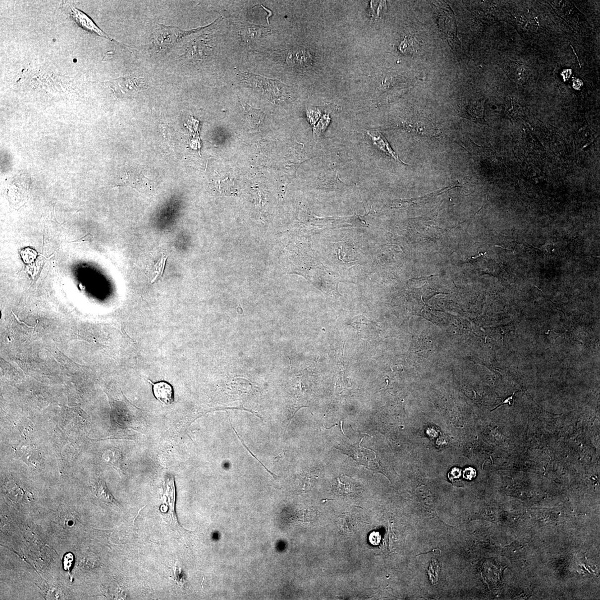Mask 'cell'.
Masks as SVG:
<instances>
[{
	"mask_svg": "<svg viewBox=\"0 0 600 600\" xmlns=\"http://www.w3.org/2000/svg\"><path fill=\"white\" fill-rule=\"evenodd\" d=\"M272 32L271 27L251 24H243L240 28V34L242 40L246 43H251L262 38L263 36Z\"/></svg>",
	"mask_w": 600,
	"mask_h": 600,
	"instance_id": "obj_5",
	"label": "cell"
},
{
	"mask_svg": "<svg viewBox=\"0 0 600 600\" xmlns=\"http://www.w3.org/2000/svg\"><path fill=\"white\" fill-rule=\"evenodd\" d=\"M462 476H463V474L461 469L454 468H453L448 474V478L452 483L459 482L461 480Z\"/></svg>",
	"mask_w": 600,
	"mask_h": 600,
	"instance_id": "obj_16",
	"label": "cell"
},
{
	"mask_svg": "<svg viewBox=\"0 0 600 600\" xmlns=\"http://www.w3.org/2000/svg\"><path fill=\"white\" fill-rule=\"evenodd\" d=\"M167 259V256L163 255L160 262L158 263V264L155 265V271L154 273H155L156 275L151 283L155 282L158 280L160 277L163 276L164 268H165Z\"/></svg>",
	"mask_w": 600,
	"mask_h": 600,
	"instance_id": "obj_14",
	"label": "cell"
},
{
	"mask_svg": "<svg viewBox=\"0 0 600 600\" xmlns=\"http://www.w3.org/2000/svg\"><path fill=\"white\" fill-rule=\"evenodd\" d=\"M414 39L411 36H407L400 45L399 49L401 52L410 53L414 49Z\"/></svg>",
	"mask_w": 600,
	"mask_h": 600,
	"instance_id": "obj_15",
	"label": "cell"
},
{
	"mask_svg": "<svg viewBox=\"0 0 600 600\" xmlns=\"http://www.w3.org/2000/svg\"><path fill=\"white\" fill-rule=\"evenodd\" d=\"M175 498L173 499V500H172V502H175ZM170 505V506H171V507H175V505H174V504H172H172H171V503H170V505Z\"/></svg>",
	"mask_w": 600,
	"mask_h": 600,
	"instance_id": "obj_21",
	"label": "cell"
},
{
	"mask_svg": "<svg viewBox=\"0 0 600 600\" xmlns=\"http://www.w3.org/2000/svg\"><path fill=\"white\" fill-rule=\"evenodd\" d=\"M485 111V100L471 102L462 109L460 116L471 121H484Z\"/></svg>",
	"mask_w": 600,
	"mask_h": 600,
	"instance_id": "obj_8",
	"label": "cell"
},
{
	"mask_svg": "<svg viewBox=\"0 0 600 600\" xmlns=\"http://www.w3.org/2000/svg\"><path fill=\"white\" fill-rule=\"evenodd\" d=\"M95 492L96 496L104 502L118 504L115 498L112 495L108 490L106 483L103 480L98 481L95 485Z\"/></svg>",
	"mask_w": 600,
	"mask_h": 600,
	"instance_id": "obj_11",
	"label": "cell"
},
{
	"mask_svg": "<svg viewBox=\"0 0 600 600\" xmlns=\"http://www.w3.org/2000/svg\"><path fill=\"white\" fill-rule=\"evenodd\" d=\"M313 57L311 53L304 49L291 50L287 55V61L290 65L304 68L311 65Z\"/></svg>",
	"mask_w": 600,
	"mask_h": 600,
	"instance_id": "obj_6",
	"label": "cell"
},
{
	"mask_svg": "<svg viewBox=\"0 0 600 600\" xmlns=\"http://www.w3.org/2000/svg\"><path fill=\"white\" fill-rule=\"evenodd\" d=\"M215 22L207 26L187 31L181 30L175 26H167L158 24L154 34L153 44L159 50L163 51L164 50L172 47L173 45L177 43V41L185 36L206 28L214 24Z\"/></svg>",
	"mask_w": 600,
	"mask_h": 600,
	"instance_id": "obj_2",
	"label": "cell"
},
{
	"mask_svg": "<svg viewBox=\"0 0 600 600\" xmlns=\"http://www.w3.org/2000/svg\"><path fill=\"white\" fill-rule=\"evenodd\" d=\"M240 103L244 108L247 122L253 127L261 128L264 125L265 113L261 109H255L246 103Z\"/></svg>",
	"mask_w": 600,
	"mask_h": 600,
	"instance_id": "obj_10",
	"label": "cell"
},
{
	"mask_svg": "<svg viewBox=\"0 0 600 600\" xmlns=\"http://www.w3.org/2000/svg\"><path fill=\"white\" fill-rule=\"evenodd\" d=\"M439 571H440L439 563L437 560L432 559L430 562L428 569V574L432 584H435L437 583Z\"/></svg>",
	"mask_w": 600,
	"mask_h": 600,
	"instance_id": "obj_12",
	"label": "cell"
},
{
	"mask_svg": "<svg viewBox=\"0 0 600 600\" xmlns=\"http://www.w3.org/2000/svg\"><path fill=\"white\" fill-rule=\"evenodd\" d=\"M368 134L372 139L373 144L382 152L390 156L396 161L405 164L402 160L398 157L397 154L394 152L390 144L388 143L387 140L382 134L377 131H368Z\"/></svg>",
	"mask_w": 600,
	"mask_h": 600,
	"instance_id": "obj_9",
	"label": "cell"
},
{
	"mask_svg": "<svg viewBox=\"0 0 600 600\" xmlns=\"http://www.w3.org/2000/svg\"><path fill=\"white\" fill-rule=\"evenodd\" d=\"M476 471L472 468H466L463 472V478L468 480H472L476 478Z\"/></svg>",
	"mask_w": 600,
	"mask_h": 600,
	"instance_id": "obj_18",
	"label": "cell"
},
{
	"mask_svg": "<svg viewBox=\"0 0 600 600\" xmlns=\"http://www.w3.org/2000/svg\"><path fill=\"white\" fill-rule=\"evenodd\" d=\"M70 15L72 19L82 28L88 30L91 32V33H95L101 36V37L106 38L111 41H114L109 38L106 34L104 33L88 15H86L85 13L80 10H78V9L71 6L70 7Z\"/></svg>",
	"mask_w": 600,
	"mask_h": 600,
	"instance_id": "obj_4",
	"label": "cell"
},
{
	"mask_svg": "<svg viewBox=\"0 0 600 600\" xmlns=\"http://www.w3.org/2000/svg\"><path fill=\"white\" fill-rule=\"evenodd\" d=\"M341 528L343 531H348V532H351L356 526V520L354 518H352L350 515H343L340 517Z\"/></svg>",
	"mask_w": 600,
	"mask_h": 600,
	"instance_id": "obj_13",
	"label": "cell"
},
{
	"mask_svg": "<svg viewBox=\"0 0 600 600\" xmlns=\"http://www.w3.org/2000/svg\"><path fill=\"white\" fill-rule=\"evenodd\" d=\"M231 427H232V429H233V430H234V431H235V433L236 434V435H237L238 437H239V439H240V440L241 441V442L242 443V444H243L244 446L245 447V448H246V449H247V450H248V451H249V452L251 453V455H252V456H254V457L255 458V459H256V460H258V461L260 462V463L261 464H262V465H263V466L264 467V468H265L266 470H267V471L269 472V473L270 474H271V475L273 476V478L274 479H276V478H277V476H276L275 474H273V473H272V472H271V471H269V470H268V469L267 468H266V467H265V466H264V465H263V464L262 463V462H260V461H259V460L257 459V458H256V457H255V455L253 454V453H252V452L250 451V450L249 449V448H248V447H247L246 446V445H245V444L244 443V442L243 440H242V439H241V438L240 437L239 435L237 434V433L236 432L235 429L234 428H233V427H232V425H231Z\"/></svg>",
	"mask_w": 600,
	"mask_h": 600,
	"instance_id": "obj_19",
	"label": "cell"
},
{
	"mask_svg": "<svg viewBox=\"0 0 600 600\" xmlns=\"http://www.w3.org/2000/svg\"><path fill=\"white\" fill-rule=\"evenodd\" d=\"M111 82V88L118 98H132L146 88L143 79L136 77H121Z\"/></svg>",
	"mask_w": 600,
	"mask_h": 600,
	"instance_id": "obj_3",
	"label": "cell"
},
{
	"mask_svg": "<svg viewBox=\"0 0 600 600\" xmlns=\"http://www.w3.org/2000/svg\"><path fill=\"white\" fill-rule=\"evenodd\" d=\"M12 313H13V315H14V316H15V318H16V319L17 320L18 322H19V323H20V324H24L25 325H26V326L27 327H28L29 328H35V327L36 326H37V325H38V323H39V321L38 320H37V323H36V324L35 325V327H30V326H29V325H27L26 324H25V323L20 322V321L19 320V319H18V318H17L16 316V315H15L14 314H13V312H12Z\"/></svg>",
	"mask_w": 600,
	"mask_h": 600,
	"instance_id": "obj_20",
	"label": "cell"
},
{
	"mask_svg": "<svg viewBox=\"0 0 600 600\" xmlns=\"http://www.w3.org/2000/svg\"><path fill=\"white\" fill-rule=\"evenodd\" d=\"M153 393L157 399L166 405H170L174 400V392L170 384L164 382L152 383Z\"/></svg>",
	"mask_w": 600,
	"mask_h": 600,
	"instance_id": "obj_7",
	"label": "cell"
},
{
	"mask_svg": "<svg viewBox=\"0 0 600 600\" xmlns=\"http://www.w3.org/2000/svg\"><path fill=\"white\" fill-rule=\"evenodd\" d=\"M237 75L250 88L258 90L272 102L275 103L285 97L288 86L280 81L250 72H240Z\"/></svg>",
	"mask_w": 600,
	"mask_h": 600,
	"instance_id": "obj_1",
	"label": "cell"
},
{
	"mask_svg": "<svg viewBox=\"0 0 600 600\" xmlns=\"http://www.w3.org/2000/svg\"><path fill=\"white\" fill-rule=\"evenodd\" d=\"M74 556L72 553H67L63 558V569L66 571H70L73 563H74Z\"/></svg>",
	"mask_w": 600,
	"mask_h": 600,
	"instance_id": "obj_17",
	"label": "cell"
}]
</instances>
